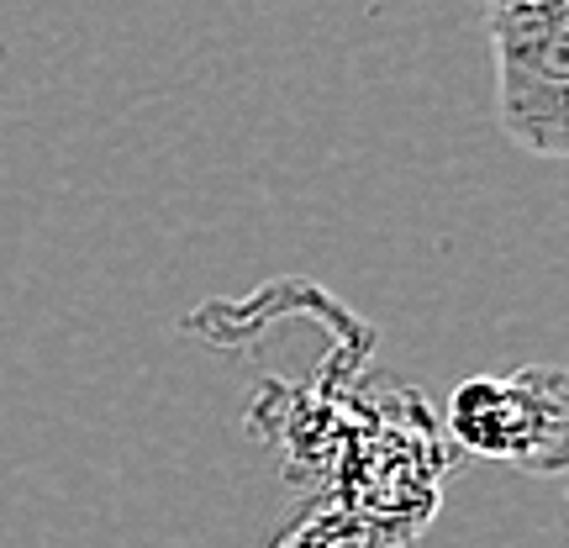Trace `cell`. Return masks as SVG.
Masks as SVG:
<instances>
[{
  "instance_id": "1",
  "label": "cell",
  "mask_w": 569,
  "mask_h": 548,
  "mask_svg": "<svg viewBox=\"0 0 569 548\" xmlns=\"http://www.w3.org/2000/svg\"><path fill=\"white\" fill-rule=\"evenodd\" d=\"M486 38L496 53V117L522 153H569V0H501Z\"/></svg>"
},
{
  "instance_id": "2",
  "label": "cell",
  "mask_w": 569,
  "mask_h": 548,
  "mask_svg": "<svg viewBox=\"0 0 569 548\" xmlns=\"http://www.w3.org/2000/svg\"><path fill=\"white\" fill-rule=\"evenodd\" d=\"M448 427L469 454L501 459L511 469L553 475L569 459V407L559 369L469 375L448 396Z\"/></svg>"
}]
</instances>
